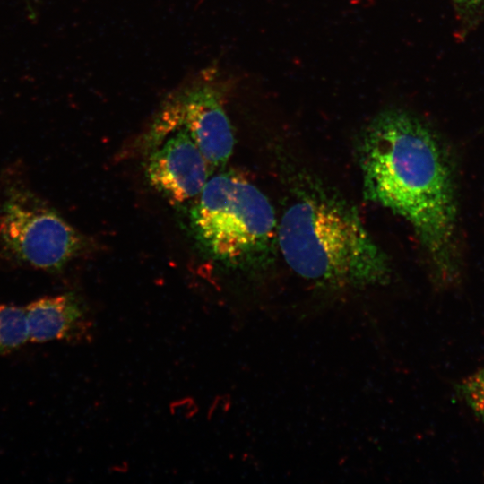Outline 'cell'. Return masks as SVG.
Wrapping results in <instances>:
<instances>
[{
	"mask_svg": "<svg viewBox=\"0 0 484 484\" xmlns=\"http://www.w3.org/2000/svg\"><path fill=\"white\" fill-rule=\"evenodd\" d=\"M365 198L413 229L443 284L455 279L456 198L446 153L436 134L411 114L381 112L358 146Z\"/></svg>",
	"mask_w": 484,
	"mask_h": 484,
	"instance_id": "obj_1",
	"label": "cell"
},
{
	"mask_svg": "<svg viewBox=\"0 0 484 484\" xmlns=\"http://www.w3.org/2000/svg\"><path fill=\"white\" fill-rule=\"evenodd\" d=\"M277 244L289 267L325 290L388 282L387 255L348 204L320 190L301 192L284 211Z\"/></svg>",
	"mask_w": 484,
	"mask_h": 484,
	"instance_id": "obj_2",
	"label": "cell"
},
{
	"mask_svg": "<svg viewBox=\"0 0 484 484\" xmlns=\"http://www.w3.org/2000/svg\"><path fill=\"white\" fill-rule=\"evenodd\" d=\"M188 216L196 244L220 264L252 271L272 261L278 246L273 206L238 174L223 171L210 177Z\"/></svg>",
	"mask_w": 484,
	"mask_h": 484,
	"instance_id": "obj_3",
	"label": "cell"
},
{
	"mask_svg": "<svg viewBox=\"0 0 484 484\" xmlns=\"http://www.w3.org/2000/svg\"><path fill=\"white\" fill-rule=\"evenodd\" d=\"M86 239L55 209L24 187L10 188L0 205V256L57 272L77 258Z\"/></svg>",
	"mask_w": 484,
	"mask_h": 484,
	"instance_id": "obj_4",
	"label": "cell"
},
{
	"mask_svg": "<svg viewBox=\"0 0 484 484\" xmlns=\"http://www.w3.org/2000/svg\"><path fill=\"white\" fill-rule=\"evenodd\" d=\"M223 99L220 84L201 78L173 95L155 123L163 133L185 128L211 168H221L228 162L235 144Z\"/></svg>",
	"mask_w": 484,
	"mask_h": 484,
	"instance_id": "obj_5",
	"label": "cell"
},
{
	"mask_svg": "<svg viewBox=\"0 0 484 484\" xmlns=\"http://www.w3.org/2000/svg\"><path fill=\"white\" fill-rule=\"evenodd\" d=\"M151 186L173 204L195 200L210 178L212 168L185 128L167 135L151 149L145 162Z\"/></svg>",
	"mask_w": 484,
	"mask_h": 484,
	"instance_id": "obj_6",
	"label": "cell"
},
{
	"mask_svg": "<svg viewBox=\"0 0 484 484\" xmlns=\"http://www.w3.org/2000/svg\"><path fill=\"white\" fill-rule=\"evenodd\" d=\"M29 341H81L91 327L86 306L74 293L39 298L25 307Z\"/></svg>",
	"mask_w": 484,
	"mask_h": 484,
	"instance_id": "obj_7",
	"label": "cell"
},
{
	"mask_svg": "<svg viewBox=\"0 0 484 484\" xmlns=\"http://www.w3.org/2000/svg\"><path fill=\"white\" fill-rule=\"evenodd\" d=\"M28 341L25 307L0 305V355L14 351Z\"/></svg>",
	"mask_w": 484,
	"mask_h": 484,
	"instance_id": "obj_8",
	"label": "cell"
},
{
	"mask_svg": "<svg viewBox=\"0 0 484 484\" xmlns=\"http://www.w3.org/2000/svg\"><path fill=\"white\" fill-rule=\"evenodd\" d=\"M456 392L484 425V367L463 378Z\"/></svg>",
	"mask_w": 484,
	"mask_h": 484,
	"instance_id": "obj_9",
	"label": "cell"
},
{
	"mask_svg": "<svg viewBox=\"0 0 484 484\" xmlns=\"http://www.w3.org/2000/svg\"><path fill=\"white\" fill-rule=\"evenodd\" d=\"M455 2L464 5H476L482 3L484 0H454Z\"/></svg>",
	"mask_w": 484,
	"mask_h": 484,
	"instance_id": "obj_10",
	"label": "cell"
}]
</instances>
